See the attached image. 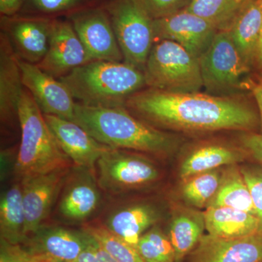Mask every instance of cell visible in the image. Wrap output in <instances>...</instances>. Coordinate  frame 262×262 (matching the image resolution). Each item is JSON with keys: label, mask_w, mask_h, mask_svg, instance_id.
Returning <instances> with one entry per match:
<instances>
[{"label": "cell", "mask_w": 262, "mask_h": 262, "mask_svg": "<svg viewBox=\"0 0 262 262\" xmlns=\"http://www.w3.org/2000/svg\"><path fill=\"white\" fill-rule=\"evenodd\" d=\"M125 107L152 126L173 130L254 132L260 126L258 111L229 96L174 94L148 88L133 95Z\"/></svg>", "instance_id": "obj_1"}, {"label": "cell", "mask_w": 262, "mask_h": 262, "mask_svg": "<svg viewBox=\"0 0 262 262\" xmlns=\"http://www.w3.org/2000/svg\"><path fill=\"white\" fill-rule=\"evenodd\" d=\"M73 122L113 149L161 155L173 151L176 145L172 136L139 120L125 106L93 107L76 102Z\"/></svg>", "instance_id": "obj_2"}, {"label": "cell", "mask_w": 262, "mask_h": 262, "mask_svg": "<svg viewBox=\"0 0 262 262\" xmlns=\"http://www.w3.org/2000/svg\"><path fill=\"white\" fill-rule=\"evenodd\" d=\"M77 103L93 107L125 106L146 86L144 72L125 62L90 61L58 79Z\"/></svg>", "instance_id": "obj_3"}, {"label": "cell", "mask_w": 262, "mask_h": 262, "mask_svg": "<svg viewBox=\"0 0 262 262\" xmlns=\"http://www.w3.org/2000/svg\"><path fill=\"white\" fill-rule=\"evenodd\" d=\"M20 143L14 171L19 180L70 168L63 152L32 95L24 88L19 103Z\"/></svg>", "instance_id": "obj_4"}, {"label": "cell", "mask_w": 262, "mask_h": 262, "mask_svg": "<svg viewBox=\"0 0 262 262\" xmlns=\"http://www.w3.org/2000/svg\"><path fill=\"white\" fill-rule=\"evenodd\" d=\"M147 88L174 93H198L203 87L199 59L178 43L157 41L144 69Z\"/></svg>", "instance_id": "obj_5"}, {"label": "cell", "mask_w": 262, "mask_h": 262, "mask_svg": "<svg viewBox=\"0 0 262 262\" xmlns=\"http://www.w3.org/2000/svg\"><path fill=\"white\" fill-rule=\"evenodd\" d=\"M106 8L123 61L144 72L155 44L153 19L134 0H106Z\"/></svg>", "instance_id": "obj_6"}, {"label": "cell", "mask_w": 262, "mask_h": 262, "mask_svg": "<svg viewBox=\"0 0 262 262\" xmlns=\"http://www.w3.org/2000/svg\"><path fill=\"white\" fill-rule=\"evenodd\" d=\"M203 87L212 95L229 96L238 91L250 72L228 31H219L199 58Z\"/></svg>", "instance_id": "obj_7"}, {"label": "cell", "mask_w": 262, "mask_h": 262, "mask_svg": "<svg viewBox=\"0 0 262 262\" xmlns=\"http://www.w3.org/2000/svg\"><path fill=\"white\" fill-rule=\"evenodd\" d=\"M96 179L101 190L117 195L158 180L159 170L150 160L126 149L110 148L96 163Z\"/></svg>", "instance_id": "obj_8"}, {"label": "cell", "mask_w": 262, "mask_h": 262, "mask_svg": "<svg viewBox=\"0 0 262 262\" xmlns=\"http://www.w3.org/2000/svg\"><path fill=\"white\" fill-rule=\"evenodd\" d=\"M67 18L91 61H123L113 24L103 3L77 10L67 15Z\"/></svg>", "instance_id": "obj_9"}, {"label": "cell", "mask_w": 262, "mask_h": 262, "mask_svg": "<svg viewBox=\"0 0 262 262\" xmlns=\"http://www.w3.org/2000/svg\"><path fill=\"white\" fill-rule=\"evenodd\" d=\"M155 40L178 43L199 59L219 32L209 21L187 10L153 20Z\"/></svg>", "instance_id": "obj_10"}, {"label": "cell", "mask_w": 262, "mask_h": 262, "mask_svg": "<svg viewBox=\"0 0 262 262\" xmlns=\"http://www.w3.org/2000/svg\"><path fill=\"white\" fill-rule=\"evenodd\" d=\"M53 18L35 15L2 17L4 33L18 59L38 64L48 51Z\"/></svg>", "instance_id": "obj_11"}, {"label": "cell", "mask_w": 262, "mask_h": 262, "mask_svg": "<svg viewBox=\"0 0 262 262\" xmlns=\"http://www.w3.org/2000/svg\"><path fill=\"white\" fill-rule=\"evenodd\" d=\"M22 82L44 115L74 121L76 101L61 80L37 64L19 59Z\"/></svg>", "instance_id": "obj_12"}, {"label": "cell", "mask_w": 262, "mask_h": 262, "mask_svg": "<svg viewBox=\"0 0 262 262\" xmlns=\"http://www.w3.org/2000/svg\"><path fill=\"white\" fill-rule=\"evenodd\" d=\"M90 61H93L70 20L53 18L48 51L38 67L59 79Z\"/></svg>", "instance_id": "obj_13"}, {"label": "cell", "mask_w": 262, "mask_h": 262, "mask_svg": "<svg viewBox=\"0 0 262 262\" xmlns=\"http://www.w3.org/2000/svg\"><path fill=\"white\" fill-rule=\"evenodd\" d=\"M89 235L82 229L42 225L29 234L22 246L31 256L60 262H75L89 244Z\"/></svg>", "instance_id": "obj_14"}, {"label": "cell", "mask_w": 262, "mask_h": 262, "mask_svg": "<svg viewBox=\"0 0 262 262\" xmlns=\"http://www.w3.org/2000/svg\"><path fill=\"white\" fill-rule=\"evenodd\" d=\"M70 173L59 169L20 181L26 215L25 232L29 235L43 225Z\"/></svg>", "instance_id": "obj_15"}, {"label": "cell", "mask_w": 262, "mask_h": 262, "mask_svg": "<svg viewBox=\"0 0 262 262\" xmlns=\"http://www.w3.org/2000/svg\"><path fill=\"white\" fill-rule=\"evenodd\" d=\"M63 152L78 168L96 173V163L110 146L101 144L75 122L44 115Z\"/></svg>", "instance_id": "obj_16"}, {"label": "cell", "mask_w": 262, "mask_h": 262, "mask_svg": "<svg viewBox=\"0 0 262 262\" xmlns=\"http://www.w3.org/2000/svg\"><path fill=\"white\" fill-rule=\"evenodd\" d=\"M189 262H262V234L236 238L203 235Z\"/></svg>", "instance_id": "obj_17"}, {"label": "cell", "mask_w": 262, "mask_h": 262, "mask_svg": "<svg viewBox=\"0 0 262 262\" xmlns=\"http://www.w3.org/2000/svg\"><path fill=\"white\" fill-rule=\"evenodd\" d=\"M78 171L70 173L61 195L60 214L71 222H80L91 217L101 203V188L96 173L77 167Z\"/></svg>", "instance_id": "obj_18"}, {"label": "cell", "mask_w": 262, "mask_h": 262, "mask_svg": "<svg viewBox=\"0 0 262 262\" xmlns=\"http://www.w3.org/2000/svg\"><path fill=\"white\" fill-rule=\"evenodd\" d=\"M24 86L18 56L4 33L0 35V115L4 125L18 121ZM19 122V121H18Z\"/></svg>", "instance_id": "obj_19"}, {"label": "cell", "mask_w": 262, "mask_h": 262, "mask_svg": "<svg viewBox=\"0 0 262 262\" xmlns=\"http://www.w3.org/2000/svg\"><path fill=\"white\" fill-rule=\"evenodd\" d=\"M159 210L149 203H136L113 209L103 225L136 248L141 236L160 220Z\"/></svg>", "instance_id": "obj_20"}, {"label": "cell", "mask_w": 262, "mask_h": 262, "mask_svg": "<svg viewBox=\"0 0 262 262\" xmlns=\"http://www.w3.org/2000/svg\"><path fill=\"white\" fill-rule=\"evenodd\" d=\"M261 30V0H253L228 30L239 56L250 70L256 65Z\"/></svg>", "instance_id": "obj_21"}, {"label": "cell", "mask_w": 262, "mask_h": 262, "mask_svg": "<svg viewBox=\"0 0 262 262\" xmlns=\"http://www.w3.org/2000/svg\"><path fill=\"white\" fill-rule=\"evenodd\" d=\"M208 234L222 238H236L259 233L256 215L228 207L208 206L204 213Z\"/></svg>", "instance_id": "obj_22"}, {"label": "cell", "mask_w": 262, "mask_h": 262, "mask_svg": "<svg viewBox=\"0 0 262 262\" xmlns=\"http://www.w3.org/2000/svg\"><path fill=\"white\" fill-rule=\"evenodd\" d=\"M248 158L243 149L221 144L201 146L186 158L180 169V177L185 180L196 174L211 171L224 165H234Z\"/></svg>", "instance_id": "obj_23"}, {"label": "cell", "mask_w": 262, "mask_h": 262, "mask_svg": "<svg viewBox=\"0 0 262 262\" xmlns=\"http://www.w3.org/2000/svg\"><path fill=\"white\" fill-rule=\"evenodd\" d=\"M26 215L20 183L2 193L0 199V238L22 244L27 238Z\"/></svg>", "instance_id": "obj_24"}, {"label": "cell", "mask_w": 262, "mask_h": 262, "mask_svg": "<svg viewBox=\"0 0 262 262\" xmlns=\"http://www.w3.org/2000/svg\"><path fill=\"white\" fill-rule=\"evenodd\" d=\"M208 206L228 207L256 215L251 193L241 170L231 167L222 174L220 187Z\"/></svg>", "instance_id": "obj_25"}, {"label": "cell", "mask_w": 262, "mask_h": 262, "mask_svg": "<svg viewBox=\"0 0 262 262\" xmlns=\"http://www.w3.org/2000/svg\"><path fill=\"white\" fill-rule=\"evenodd\" d=\"M204 214L183 213L173 219L168 236L175 251L177 262H180L192 253L204 235Z\"/></svg>", "instance_id": "obj_26"}, {"label": "cell", "mask_w": 262, "mask_h": 262, "mask_svg": "<svg viewBox=\"0 0 262 262\" xmlns=\"http://www.w3.org/2000/svg\"><path fill=\"white\" fill-rule=\"evenodd\" d=\"M253 0H192L188 11L206 19L218 31H228Z\"/></svg>", "instance_id": "obj_27"}, {"label": "cell", "mask_w": 262, "mask_h": 262, "mask_svg": "<svg viewBox=\"0 0 262 262\" xmlns=\"http://www.w3.org/2000/svg\"><path fill=\"white\" fill-rule=\"evenodd\" d=\"M99 243L118 262H144L137 249L108 230L102 223L86 224L81 228Z\"/></svg>", "instance_id": "obj_28"}, {"label": "cell", "mask_w": 262, "mask_h": 262, "mask_svg": "<svg viewBox=\"0 0 262 262\" xmlns=\"http://www.w3.org/2000/svg\"><path fill=\"white\" fill-rule=\"evenodd\" d=\"M222 175L217 170L205 172L185 179L183 184V198L196 208L208 206L220 187Z\"/></svg>", "instance_id": "obj_29"}, {"label": "cell", "mask_w": 262, "mask_h": 262, "mask_svg": "<svg viewBox=\"0 0 262 262\" xmlns=\"http://www.w3.org/2000/svg\"><path fill=\"white\" fill-rule=\"evenodd\" d=\"M102 3L103 0H24L19 13L53 18L56 15H68L77 10Z\"/></svg>", "instance_id": "obj_30"}, {"label": "cell", "mask_w": 262, "mask_h": 262, "mask_svg": "<svg viewBox=\"0 0 262 262\" xmlns=\"http://www.w3.org/2000/svg\"><path fill=\"white\" fill-rule=\"evenodd\" d=\"M136 249L144 262H177L168 236L158 227H153L141 236Z\"/></svg>", "instance_id": "obj_31"}, {"label": "cell", "mask_w": 262, "mask_h": 262, "mask_svg": "<svg viewBox=\"0 0 262 262\" xmlns=\"http://www.w3.org/2000/svg\"><path fill=\"white\" fill-rule=\"evenodd\" d=\"M150 18H162L178 13L190 4L192 0H134Z\"/></svg>", "instance_id": "obj_32"}, {"label": "cell", "mask_w": 262, "mask_h": 262, "mask_svg": "<svg viewBox=\"0 0 262 262\" xmlns=\"http://www.w3.org/2000/svg\"><path fill=\"white\" fill-rule=\"evenodd\" d=\"M241 170L251 193L256 216L259 222V233L262 234V165L246 166Z\"/></svg>", "instance_id": "obj_33"}, {"label": "cell", "mask_w": 262, "mask_h": 262, "mask_svg": "<svg viewBox=\"0 0 262 262\" xmlns=\"http://www.w3.org/2000/svg\"><path fill=\"white\" fill-rule=\"evenodd\" d=\"M32 258L21 244L0 238V262H28Z\"/></svg>", "instance_id": "obj_34"}, {"label": "cell", "mask_w": 262, "mask_h": 262, "mask_svg": "<svg viewBox=\"0 0 262 262\" xmlns=\"http://www.w3.org/2000/svg\"><path fill=\"white\" fill-rule=\"evenodd\" d=\"M241 139L242 148L248 157L262 165V134L256 132H245Z\"/></svg>", "instance_id": "obj_35"}, {"label": "cell", "mask_w": 262, "mask_h": 262, "mask_svg": "<svg viewBox=\"0 0 262 262\" xmlns=\"http://www.w3.org/2000/svg\"><path fill=\"white\" fill-rule=\"evenodd\" d=\"M24 0H0L2 17H13L18 15L23 7Z\"/></svg>", "instance_id": "obj_36"}, {"label": "cell", "mask_w": 262, "mask_h": 262, "mask_svg": "<svg viewBox=\"0 0 262 262\" xmlns=\"http://www.w3.org/2000/svg\"><path fill=\"white\" fill-rule=\"evenodd\" d=\"M89 235L90 246H91L100 262H118L100 245L96 239L91 237L90 234Z\"/></svg>", "instance_id": "obj_37"}, {"label": "cell", "mask_w": 262, "mask_h": 262, "mask_svg": "<svg viewBox=\"0 0 262 262\" xmlns=\"http://www.w3.org/2000/svg\"><path fill=\"white\" fill-rule=\"evenodd\" d=\"M252 93L255 100H256V105H257L260 120V133L262 134V82L253 84Z\"/></svg>", "instance_id": "obj_38"}, {"label": "cell", "mask_w": 262, "mask_h": 262, "mask_svg": "<svg viewBox=\"0 0 262 262\" xmlns=\"http://www.w3.org/2000/svg\"><path fill=\"white\" fill-rule=\"evenodd\" d=\"M75 262H100L91 246H90L89 241L87 247L84 248L83 251L80 253Z\"/></svg>", "instance_id": "obj_39"}, {"label": "cell", "mask_w": 262, "mask_h": 262, "mask_svg": "<svg viewBox=\"0 0 262 262\" xmlns=\"http://www.w3.org/2000/svg\"><path fill=\"white\" fill-rule=\"evenodd\" d=\"M255 67H256L258 71V73H259V76L261 78L262 82V30L261 39H260L259 47H258L257 59H256Z\"/></svg>", "instance_id": "obj_40"}, {"label": "cell", "mask_w": 262, "mask_h": 262, "mask_svg": "<svg viewBox=\"0 0 262 262\" xmlns=\"http://www.w3.org/2000/svg\"><path fill=\"white\" fill-rule=\"evenodd\" d=\"M39 258L40 262H60L58 261H55V260L48 259V258Z\"/></svg>", "instance_id": "obj_41"}, {"label": "cell", "mask_w": 262, "mask_h": 262, "mask_svg": "<svg viewBox=\"0 0 262 262\" xmlns=\"http://www.w3.org/2000/svg\"><path fill=\"white\" fill-rule=\"evenodd\" d=\"M28 262H40V261H39V258L32 256V258L29 260Z\"/></svg>", "instance_id": "obj_42"}]
</instances>
